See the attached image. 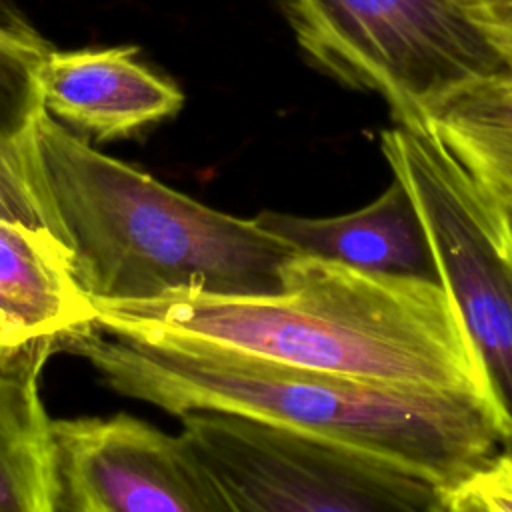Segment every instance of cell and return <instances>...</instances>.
Here are the masks:
<instances>
[{
	"label": "cell",
	"instance_id": "obj_8",
	"mask_svg": "<svg viewBox=\"0 0 512 512\" xmlns=\"http://www.w3.org/2000/svg\"><path fill=\"white\" fill-rule=\"evenodd\" d=\"M134 46L50 50L38 74L42 106L96 140L124 138L174 116L182 90L138 58Z\"/></svg>",
	"mask_w": 512,
	"mask_h": 512
},
{
	"label": "cell",
	"instance_id": "obj_9",
	"mask_svg": "<svg viewBox=\"0 0 512 512\" xmlns=\"http://www.w3.org/2000/svg\"><path fill=\"white\" fill-rule=\"evenodd\" d=\"M254 220L298 254L364 272L440 282L422 214L406 184L396 176L374 202L342 216L304 218L260 210Z\"/></svg>",
	"mask_w": 512,
	"mask_h": 512
},
{
	"label": "cell",
	"instance_id": "obj_11",
	"mask_svg": "<svg viewBox=\"0 0 512 512\" xmlns=\"http://www.w3.org/2000/svg\"><path fill=\"white\" fill-rule=\"evenodd\" d=\"M58 338L0 344V512H56L52 420L40 380Z\"/></svg>",
	"mask_w": 512,
	"mask_h": 512
},
{
	"label": "cell",
	"instance_id": "obj_15",
	"mask_svg": "<svg viewBox=\"0 0 512 512\" xmlns=\"http://www.w3.org/2000/svg\"><path fill=\"white\" fill-rule=\"evenodd\" d=\"M506 214H508V224H510V230H512V204L506 206Z\"/></svg>",
	"mask_w": 512,
	"mask_h": 512
},
{
	"label": "cell",
	"instance_id": "obj_13",
	"mask_svg": "<svg viewBox=\"0 0 512 512\" xmlns=\"http://www.w3.org/2000/svg\"><path fill=\"white\" fill-rule=\"evenodd\" d=\"M428 126L498 202L512 204V72L456 92Z\"/></svg>",
	"mask_w": 512,
	"mask_h": 512
},
{
	"label": "cell",
	"instance_id": "obj_6",
	"mask_svg": "<svg viewBox=\"0 0 512 512\" xmlns=\"http://www.w3.org/2000/svg\"><path fill=\"white\" fill-rule=\"evenodd\" d=\"M180 422L230 512H444L432 480L328 436L220 410Z\"/></svg>",
	"mask_w": 512,
	"mask_h": 512
},
{
	"label": "cell",
	"instance_id": "obj_2",
	"mask_svg": "<svg viewBox=\"0 0 512 512\" xmlns=\"http://www.w3.org/2000/svg\"><path fill=\"white\" fill-rule=\"evenodd\" d=\"M92 302L96 326L108 334L192 338L302 368L484 396L458 314L438 280L294 254L284 268V292L272 296L178 292Z\"/></svg>",
	"mask_w": 512,
	"mask_h": 512
},
{
	"label": "cell",
	"instance_id": "obj_14",
	"mask_svg": "<svg viewBox=\"0 0 512 512\" xmlns=\"http://www.w3.org/2000/svg\"><path fill=\"white\" fill-rule=\"evenodd\" d=\"M444 512H512V450L496 452L444 490Z\"/></svg>",
	"mask_w": 512,
	"mask_h": 512
},
{
	"label": "cell",
	"instance_id": "obj_5",
	"mask_svg": "<svg viewBox=\"0 0 512 512\" xmlns=\"http://www.w3.org/2000/svg\"><path fill=\"white\" fill-rule=\"evenodd\" d=\"M380 142L422 214L500 442L512 450V230L506 206L428 124H396Z\"/></svg>",
	"mask_w": 512,
	"mask_h": 512
},
{
	"label": "cell",
	"instance_id": "obj_12",
	"mask_svg": "<svg viewBox=\"0 0 512 512\" xmlns=\"http://www.w3.org/2000/svg\"><path fill=\"white\" fill-rule=\"evenodd\" d=\"M52 46L0 8V218L44 226L22 168V138L44 108L38 74Z\"/></svg>",
	"mask_w": 512,
	"mask_h": 512
},
{
	"label": "cell",
	"instance_id": "obj_4",
	"mask_svg": "<svg viewBox=\"0 0 512 512\" xmlns=\"http://www.w3.org/2000/svg\"><path fill=\"white\" fill-rule=\"evenodd\" d=\"M304 56L378 94L396 124H428L456 92L512 72L478 0H276Z\"/></svg>",
	"mask_w": 512,
	"mask_h": 512
},
{
	"label": "cell",
	"instance_id": "obj_1",
	"mask_svg": "<svg viewBox=\"0 0 512 512\" xmlns=\"http://www.w3.org/2000/svg\"><path fill=\"white\" fill-rule=\"evenodd\" d=\"M108 334V332H106ZM64 350L118 394L174 416L220 410L310 430L452 488L500 434L482 394L302 368L192 338H136L94 328Z\"/></svg>",
	"mask_w": 512,
	"mask_h": 512
},
{
	"label": "cell",
	"instance_id": "obj_3",
	"mask_svg": "<svg viewBox=\"0 0 512 512\" xmlns=\"http://www.w3.org/2000/svg\"><path fill=\"white\" fill-rule=\"evenodd\" d=\"M20 150L38 214L92 300L284 292V268L298 252L254 218L196 202L96 150L44 108Z\"/></svg>",
	"mask_w": 512,
	"mask_h": 512
},
{
	"label": "cell",
	"instance_id": "obj_10",
	"mask_svg": "<svg viewBox=\"0 0 512 512\" xmlns=\"http://www.w3.org/2000/svg\"><path fill=\"white\" fill-rule=\"evenodd\" d=\"M96 326L64 244L42 226L0 218V344L72 336Z\"/></svg>",
	"mask_w": 512,
	"mask_h": 512
},
{
	"label": "cell",
	"instance_id": "obj_7",
	"mask_svg": "<svg viewBox=\"0 0 512 512\" xmlns=\"http://www.w3.org/2000/svg\"><path fill=\"white\" fill-rule=\"evenodd\" d=\"M56 512H230L186 438L116 414L52 420Z\"/></svg>",
	"mask_w": 512,
	"mask_h": 512
}]
</instances>
